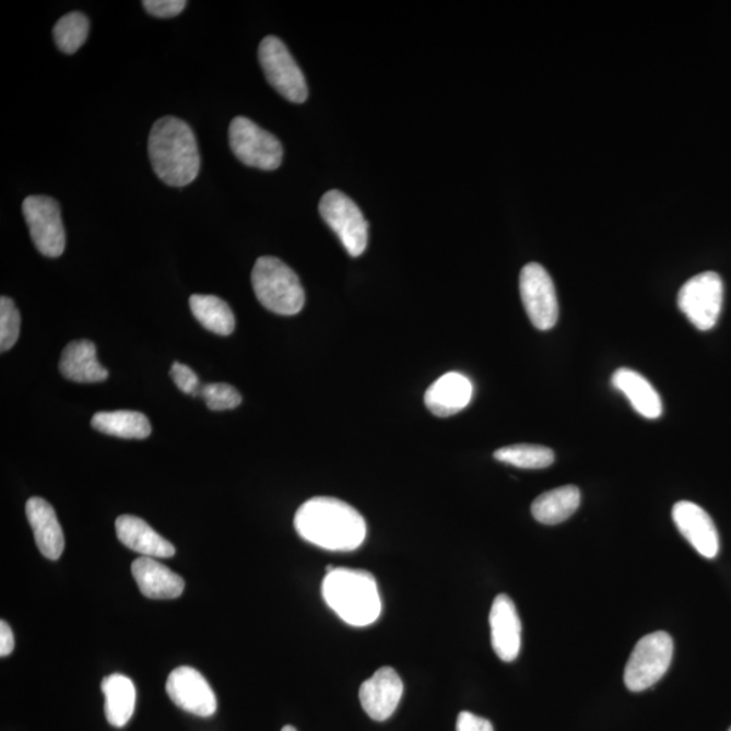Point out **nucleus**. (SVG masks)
Listing matches in <instances>:
<instances>
[{
    "instance_id": "nucleus-30",
    "label": "nucleus",
    "mask_w": 731,
    "mask_h": 731,
    "mask_svg": "<svg viewBox=\"0 0 731 731\" xmlns=\"http://www.w3.org/2000/svg\"><path fill=\"white\" fill-rule=\"evenodd\" d=\"M169 376H172L175 385H177L178 389L182 390L184 393L200 396V378H198L197 374L192 372L190 367L175 362L172 372H169Z\"/></svg>"
},
{
    "instance_id": "nucleus-6",
    "label": "nucleus",
    "mask_w": 731,
    "mask_h": 731,
    "mask_svg": "<svg viewBox=\"0 0 731 731\" xmlns=\"http://www.w3.org/2000/svg\"><path fill=\"white\" fill-rule=\"evenodd\" d=\"M229 144L235 156L248 167L273 172L281 166L283 149L274 134L246 117H236L229 127Z\"/></svg>"
},
{
    "instance_id": "nucleus-3",
    "label": "nucleus",
    "mask_w": 731,
    "mask_h": 731,
    "mask_svg": "<svg viewBox=\"0 0 731 731\" xmlns=\"http://www.w3.org/2000/svg\"><path fill=\"white\" fill-rule=\"evenodd\" d=\"M321 591L328 608L351 626L372 625L381 615V598L370 571L335 568L326 575Z\"/></svg>"
},
{
    "instance_id": "nucleus-19",
    "label": "nucleus",
    "mask_w": 731,
    "mask_h": 731,
    "mask_svg": "<svg viewBox=\"0 0 731 731\" xmlns=\"http://www.w3.org/2000/svg\"><path fill=\"white\" fill-rule=\"evenodd\" d=\"M132 575L145 598L177 599L184 593L182 577L155 558L140 557L133 561Z\"/></svg>"
},
{
    "instance_id": "nucleus-13",
    "label": "nucleus",
    "mask_w": 731,
    "mask_h": 731,
    "mask_svg": "<svg viewBox=\"0 0 731 731\" xmlns=\"http://www.w3.org/2000/svg\"><path fill=\"white\" fill-rule=\"evenodd\" d=\"M404 684L393 668H379L361 685L359 699L367 716L377 722L387 721L399 707Z\"/></svg>"
},
{
    "instance_id": "nucleus-27",
    "label": "nucleus",
    "mask_w": 731,
    "mask_h": 731,
    "mask_svg": "<svg viewBox=\"0 0 731 731\" xmlns=\"http://www.w3.org/2000/svg\"><path fill=\"white\" fill-rule=\"evenodd\" d=\"M90 22L82 13H70L58 21L54 27L55 43L61 52L72 55L78 52L89 37Z\"/></svg>"
},
{
    "instance_id": "nucleus-32",
    "label": "nucleus",
    "mask_w": 731,
    "mask_h": 731,
    "mask_svg": "<svg viewBox=\"0 0 731 731\" xmlns=\"http://www.w3.org/2000/svg\"><path fill=\"white\" fill-rule=\"evenodd\" d=\"M457 731H495L493 724L485 718L474 716L469 711L459 712Z\"/></svg>"
},
{
    "instance_id": "nucleus-5",
    "label": "nucleus",
    "mask_w": 731,
    "mask_h": 731,
    "mask_svg": "<svg viewBox=\"0 0 731 731\" xmlns=\"http://www.w3.org/2000/svg\"><path fill=\"white\" fill-rule=\"evenodd\" d=\"M673 639L665 632L648 634L638 640L625 670V684L632 693L653 687L670 670Z\"/></svg>"
},
{
    "instance_id": "nucleus-24",
    "label": "nucleus",
    "mask_w": 731,
    "mask_h": 731,
    "mask_svg": "<svg viewBox=\"0 0 731 731\" xmlns=\"http://www.w3.org/2000/svg\"><path fill=\"white\" fill-rule=\"evenodd\" d=\"M92 426L102 434L122 439H145L152 431L149 417L134 411L95 413Z\"/></svg>"
},
{
    "instance_id": "nucleus-22",
    "label": "nucleus",
    "mask_w": 731,
    "mask_h": 731,
    "mask_svg": "<svg viewBox=\"0 0 731 731\" xmlns=\"http://www.w3.org/2000/svg\"><path fill=\"white\" fill-rule=\"evenodd\" d=\"M581 493L575 485L555 487L532 503L531 512L540 523L554 526L568 520L580 507Z\"/></svg>"
},
{
    "instance_id": "nucleus-25",
    "label": "nucleus",
    "mask_w": 731,
    "mask_h": 731,
    "mask_svg": "<svg viewBox=\"0 0 731 731\" xmlns=\"http://www.w3.org/2000/svg\"><path fill=\"white\" fill-rule=\"evenodd\" d=\"M190 309L198 322L208 331L228 337L235 331L236 321L229 305L215 296L194 294L190 297Z\"/></svg>"
},
{
    "instance_id": "nucleus-20",
    "label": "nucleus",
    "mask_w": 731,
    "mask_h": 731,
    "mask_svg": "<svg viewBox=\"0 0 731 731\" xmlns=\"http://www.w3.org/2000/svg\"><path fill=\"white\" fill-rule=\"evenodd\" d=\"M60 372L70 381L79 384L102 382L109 377L96 358V349L90 340H76L67 345L60 359Z\"/></svg>"
},
{
    "instance_id": "nucleus-26",
    "label": "nucleus",
    "mask_w": 731,
    "mask_h": 731,
    "mask_svg": "<svg viewBox=\"0 0 731 731\" xmlns=\"http://www.w3.org/2000/svg\"><path fill=\"white\" fill-rule=\"evenodd\" d=\"M498 462L520 469H545L554 462V452L540 445H512L498 449L493 455Z\"/></svg>"
},
{
    "instance_id": "nucleus-16",
    "label": "nucleus",
    "mask_w": 731,
    "mask_h": 731,
    "mask_svg": "<svg viewBox=\"0 0 731 731\" xmlns=\"http://www.w3.org/2000/svg\"><path fill=\"white\" fill-rule=\"evenodd\" d=\"M473 397V384L461 373L445 374L431 385L424 396L428 411L438 417L457 415L470 404Z\"/></svg>"
},
{
    "instance_id": "nucleus-15",
    "label": "nucleus",
    "mask_w": 731,
    "mask_h": 731,
    "mask_svg": "<svg viewBox=\"0 0 731 731\" xmlns=\"http://www.w3.org/2000/svg\"><path fill=\"white\" fill-rule=\"evenodd\" d=\"M492 648L498 659L511 662L518 659L521 646V623L517 605L506 593L493 600L491 614Z\"/></svg>"
},
{
    "instance_id": "nucleus-33",
    "label": "nucleus",
    "mask_w": 731,
    "mask_h": 731,
    "mask_svg": "<svg viewBox=\"0 0 731 731\" xmlns=\"http://www.w3.org/2000/svg\"><path fill=\"white\" fill-rule=\"evenodd\" d=\"M15 639L9 623L0 622V656L5 657L14 650Z\"/></svg>"
},
{
    "instance_id": "nucleus-4",
    "label": "nucleus",
    "mask_w": 731,
    "mask_h": 731,
    "mask_svg": "<svg viewBox=\"0 0 731 731\" xmlns=\"http://www.w3.org/2000/svg\"><path fill=\"white\" fill-rule=\"evenodd\" d=\"M252 286L259 303L276 315L293 316L304 308L302 282L281 259L259 258L252 270Z\"/></svg>"
},
{
    "instance_id": "nucleus-11",
    "label": "nucleus",
    "mask_w": 731,
    "mask_h": 731,
    "mask_svg": "<svg viewBox=\"0 0 731 731\" xmlns=\"http://www.w3.org/2000/svg\"><path fill=\"white\" fill-rule=\"evenodd\" d=\"M520 296L532 326L549 331L557 325L559 306L552 276L538 263L526 264L520 273Z\"/></svg>"
},
{
    "instance_id": "nucleus-29",
    "label": "nucleus",
    "mask_w": 731,
    "mask_h": 731,
    "mask_svg": "<svg viewBox=\"0 0 731 731\" xmlns=\"http://www.w3.org/2000/svg\"><path fill=\"white\" fill-rule=\"evenodd\" d=\"M200 396L209 410L228 411L241 404V394L228 384H209L201 388Z\"/></svg>"
},
{
    "instance_id": "nucleus-34",
    "label": "nucleus",
    "mask_w": 731,
    "mask_h": 731,
    "mask_svg": "<svg viewBox=\"0 0 731 731\" xmlns=\"http://www.w3.org/2000/svg\"><path fill=\"white\" fill-rule=\"evenodd\" d=\"M281 731H297V730L291 727V724H287V727L283 728Z\"/></svg>"
},
{
    "instance_id": "nucleus-8",
    "label": "nucleus",
    "mask_w": 731,
    "mask_h": 731,
    "mask_svg": "<svg viewBox=\"0 0 731 731\" xmlns=\"http://www.w3.org/2000/svg\"><path fill=\"white\" fill-rule=\"evenodd\" d=\"M677 304L691 325L699 331H710L722 310V278L712 271L691 278L680 288Z\"/></svg>"
},
{
    "instance_id": "nucleus-10",
    "label": "nucleus",
    "mask_w": 731,
    "mask_h": 731,
    "mask_svg": "<svg viewBox=\"0 0 731 731\" xmlns=\"http://www.w3.org/2000/svg\"><path fill=\"white\" fill-rule=\"evenodd\" d=\"M22 213L38 251L48 258L61 257L66 249V231L58 201L50 197L31 196L22 203Z\"/></svg>"
},
{
    "instance_id": "nucleus-23",
    "label": "nucleus",
    "mask_w": 731,
    "mask_h": 731,
    "mask_svg": "<svg viewBox=\"0 0 731 731\" xmlns=\"http://www.w3.org/2000/svg\"><path fill=\"white\" fill-rule=\"evenodd\" d=\"M105 712L111 727L123 728L132 718L135 707V688L132 680L115 673L102 680Z\"/></svg>"
},
{
    "instance_id": "nucleus-7",
    "label": "nucleus",
    "mask_w": 731,
    "mask_h": 731,
    "mask_svg": "<svg viewBox=\"0 0 731 731\" xmlns=\"http://www.w3.org/2000/svg\"><path fill=\"white\" fill-rule=\"evenodd\" d=\"M319 209L350 257H361L367 248L368 224L358 205L342 191L331 190L322 196Z\"/></svg>"
},
{
    "instance_id": "nucleus-35",
    "label": "nucleus",
    "mask_w": 731,
    "mask_h": 731,
    "mask_svg": "<svg viewBox=\"0 0 731 731\" xmlns=\"http://www.w3.org/2000/svg\"><path fill=\"white\" fill-rule=\"evenodd\" d=\"M729 731H731V728H730V730H729Z\"/></svg>"
},
{
    "instance_id": "nucleus-14",
    "label": "nucleus",
    "mask_w": 731,
    "mask_h": 731,
    "mask_svg": "<svg viewBox=\"0 0 731 731\" xmlns=\"http://www.w3.org/2000/svg\"><path fill=\"white\" fill-rule=\"evenodd\" d=\"M672 518L680 534L694 546L703 557L716 558L719 552V535L710 515L698 504L679 502L672 509Z\"/></svg>"
},
{
    "instance_id": "nucleus-1",
    "label": "nucleus",
    "mask_w": 731,
    "mask_h": 731,
    "mask_svg": "<svg viewBox=\"0 0 731 731\" xmlns=\"http://www.w3.org/2000/svg\"><path fill=\"white\" fill-rule=\"evenodd\" d=\"M294 527L311 545L331 552H353L365 542V518L335 497H314L298 508Z\"/></svg>"
},
{
    "instance_id": "nucleus-2",
    "label": "nucleus",
    "mask_w": 731,
    "mask_h": 731,
    "mask_svg": "<svg viewBox=\"0 0 731 731\" xmlns=\"http://www.w3.org/2000/svg\"><path fill=\"white\" fill-rule=\"evenodd\" d=\"M153 172L164 184L185 187L194 182L201 156L191 128L177 117H163L153 123L149 140Z\"/></svg>"
},
{
    "instance_id": "nucleus-31",
    "label": "nucleus",
    "mask_w": 731,
    "mask_h": 731,
    "mask_svg": "<svg viewBox=\"0 0 731 731\" xmlns=\"http://www.w3.org/2000/svg\"><path fill=\"white\" fill-rule=\"evenodd\" d=\"M144 9L157 19H173L185 10L187 2L185 0H145Z\"/></svg>"
},
{
    "instance_id": "nucleus-21",
    "label": "nucleus",
    "mask_w": 731,
    "mask_h": 731,
    "mask_svg": "<svg viewBox=\"0 0 731 731\" xmlns=\"http://www.w3.org/2000/svg\"><path fill=\"white\" fill-rule=\"evenodd\" d=\"M612 385L627 397L639 415L646 418H657L662 415L660 394L639 373L632 368H617L612 376Z\"/></svg>"
},
{
    "instance_id": "nucleus-12",
    "label": "nucleus",
    "mask_w": 731,
    "mask_h": 731,
    "mask_svg": "<svg viewBox=\"0 0 731 731\" xmlns=\"http://www.w3.org/2000/svg\"><path fill=\"white\" fill-rule=\"evenodd\" d=\"M166 691L175 705L197 717H212L217 699L202 674L190 667H179L169 674Z\"/></svg>"
},
{
    "instance_id": "nucleus-18",
    "label": "nucleus",
    "mask_w": 731,
    "mask_h": 731,
    "mask_svg": "<svg viewBox=\"0 0 731 731\" xmlns=\"http://www.w3.org/2000/svg\"><path fill=\"white\" fill-rule=\"evenodd\" d=\"M116 531L122 545L143 554V557L169 558L175 554L172 543L158 535L146 521L132 515L118 518Z\"/></svg>"
},
{
    "instance_id": "nucleus-28",
    "label": "nucleus",
    "mask_w": 731,
    "mask_h": 731,
    "mask_svg": "<svg viewBox=\"0 0 731 731\" xmlns=\"http://www.w3.org/2000/svg\"><path fill=\"white\" fill-rule=\"evenodd\" d=\"M21 315L13 299L0 298V350L2 353L13 347L20 338Z\"/></svg>"
},
{
    "instance_id": "nucleus-17",
    "label": "nucleus",
    "mask_w": 731,
    "mask_h": 731,
    "mask_svg": "<svg viewBox=\"0 0 731 731\" xmlns=\"http://www.w3.org/2000/svg\"><path fill=\"white\" fill-rule=\"evenodd\" d=\"M26 517L39 552L48 559H59L64 552V534L54 507L42 497H32L26 503Z\"/></svg>"
},
{
    "instance_id": "nucleus-9",
    "label": "nucleus",
    "mask_w": 731,
    "mask_h": 731,
    "mask_svg": "<svg viewBox=\"0 0 731 731\" xmlns=\"http://www.w3.org/2000/svg\"><path fill=\"white\" fill-rule=\"evenodd\" d=\"M259 61L264 76L283 98L293 104H304L308 98L306 79L285 44L269 36L259 45Z\"/></svg>"
}]
</instances>
